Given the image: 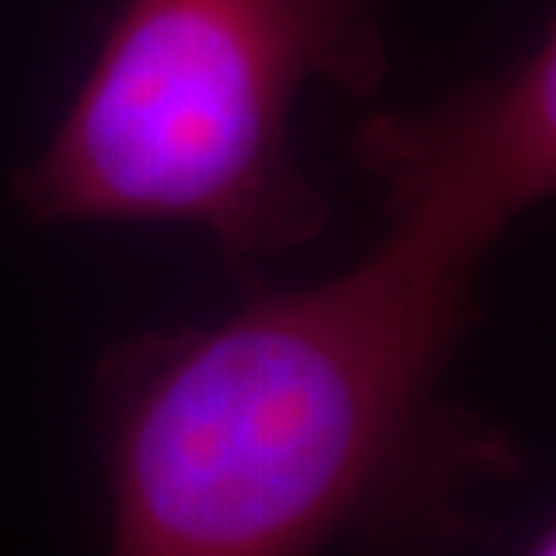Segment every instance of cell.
I'll list each match as a JSON object with an SVG mask.
<instances>
[{"instance_id": "3957f363", "label": "cell", "mask_w": 556, "mask_h": 556, "mask_svg": "<svg viewBox=\"0 0 556 556\" xmlns=\"http://www.w3.org/2000/svg\"><path fill=\"white\" fill-rule=\"evenodd\" d=\"M352 159L381 187L388 227L492 255L517 216L556 201V18L506 73L428 109L366 115Z\"/></svg>"}, {"instance_id": "7a4b0ae2", "label": "cell", "mask_w": 556, "mask_h": 556, "mask_svg": "<svg viewBox=\"0 0 556 556\" xmlns=\"http://www.w3.org/2000/svg\"><path fill=\"white\" fill-rule=\"evenodd\" d=\"M388 0H126L15 198L37 223H187L238 266L327 230L291 151L313 83L370 98Z\"/></svg>"}, {"instance_id": "6da1fadb", "label": "cell", "mask_w": 556, "mask_h": 556, "mask_svg": "<svg viewBox=\"0 0 556 556\" xmlns=\"http://www.w3.org/2000/svg\"><path fill=\"white\" fill-rule=\"evenodd\" d=\"M489 252L388 227L341 274L115 345L109 556H445L520 448L445 392Z\"/></svg>"}, {"instance_id": "277c9868", "label": "cell", "mask_w": 556, "mask_h": 556, "mask_svg": "<svg viewBox=\"0 0 556 556\" xmlns=\"http://www.w3.org/2000/svg\"><path fill=\"white\" fill-rule=\"evenodd\" d=\"M528 556H556V520L542 531V539L535 542V549H531Z\"/></svg>"}]
</instances>
